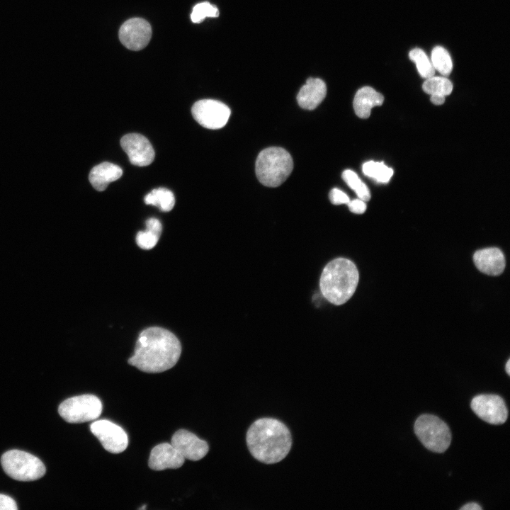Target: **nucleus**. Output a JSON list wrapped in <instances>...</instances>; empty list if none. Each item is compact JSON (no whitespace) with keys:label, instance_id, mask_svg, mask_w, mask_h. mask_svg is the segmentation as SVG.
Returning <instances> with one entry per match:
<instances>
[{"label":"nucleus","instance_id":"f257e3e1","mask_svg":"<svg viewBox=\"0 0 510 510\" xmlns=\"http://www.w3.org/2000/svg\"><path fill=\"white\" fill-rule=\"evenodd\" d=\"M181 353V343L173 333L152 327L140 334L128 363L143 372L162 373L176 365Z\"/></svg>","mask_w":510,"mask_h":510},{"label":"nucleus","instance_id":"f03ea898","mask_svg":"<svg viewBox=\"0 0 510 510\" xmlns=\"http://www.w3.org/2000/svg\"><path fill=\"white\" fill-rule=\"evenodd\" d=\"M246 443L256 459L271 464L280 461L288 455L292 439L288 429L281 421L263 418L254 421L249 427Z\"/></svg>","mask_w":510,"mask_h":510},{"label":"nucleus","instance_id":"7ed1b4c3","mask_svg":"<svg viewBox=\"0 0 510 510\" xmlns=\"http://www.w3.org/2000/svg\"><path fill=\"white\" fill-rule=\"evenodd\" d=\"M356 265L345 258L329 262L322 271L319 288L323 296L331 303L341 305L353 295L358 283Z\"/></svg>","mask_w":510,"mask_h":510},{"label":"nucleus","instance_id":"20e7f679","mask_svg":"<svg viewBox=\"0 0 510 510\" xmlns=\"http://www.w3.org/2000/svg\"><path fill=\"white\" fill-rule=\"evenodd\" d=\"M293 169L291 155L281 147H271L263 149L256 161V174L263 185L277 187L290 176Z\"/></svg>","mask_w":510,"mask_h":510},{"label":"nucleus","instance_id":"39448f33","mask_svg":"<svg viewBox=\"0 0 510 510\" xmlns=\"http://www.w3.org/2000/svg\"><path fill=\"white\" fill-rule=\"evenodd\" d=\"M414 433L428 450L443 453L451 442V433L448 425L438 416L424 414L419 416L414 426Z\"/></svg>","mask_w":510,"mask_h":510},{"label":"nucleus","instance_id":"423d86ee","mask_svg":"<svg viewBox=\"0 0 510 510\" xmlns=\"http://www.w3.org/2000/svg\"><path fill=\"white\" fill-rule=\"evenodd\" d=\"M4 472L18 481H33L41 478L46 469L42 462L35 455L19 450L4 453L1 458Z\"/></svg>","mask_w":510,"mask_h":510},{"label":"nucleus","instance_id":"0eeeda50","mask_svg":"<svg viewBox=\"0 0 510 510\" xmlns=\"http://www.w3.org/2000/svg\"><path fill=\"white\" fill-rule=\"evenodd\" d=\"M58 412L69 423H82L97 419L102 412V403L93 395L75 396L62 402Z\"/></svg>","mask_w":510,"mask_h":510},{"label":"nucleus","instance_id":"6e6552de","mask_svg":"<svg viewBox=\"0 0 510 510\" xmlns=\"http://www.w3.org/2000/svg\"><path fill=\"white\" fill-rule=\"evenodd\" d=\"M194 119L203 127L215 130L224 127L228 121L231 110L225 103L212 99H203L192 106Z\"/></svg>","mask_w":510,"mask_h":510},{"label":"nucleus","instance_id":"1a4fd4ad","mask_svg":"<svg viewBox=\"0 0 510 510\" xmlns=\"http://www.w3.org/2000/svg\"><path fill=\"white\" fill-rule=\"evenodd\" d=\"M470 407L478 417L491 424H502L508 417L505 402L497 395H477L472 400Z\"/></svg>","mask_w":510,"mask_h":510},{"label":"nucleus","instance_id":"9d476101","mask_svg":"<svg viewBox=\"0 0 510 510\" xmlns=\"http://www.w3.org/2000/svg\"><path fill=\"white\" fill-rule=\"evenodd\" d=\"M90 429L103 448L111 453H120L128 447V438L125 431L110 421H96L91 424Z\"/></svg>","mask_w":510,"mask_h":510},{"label":"nucleus","instance_id":"9b49d317","mask_svg":"<svg viewBox=\"0 0 510 510\" xmlns=\"http://www.w3.org/2000/svg\"><path fill=\"white\" fill-rule=\"evenodd\" d=\"M152 37V27L144 19L132 18L126 21L119 30V39L122 44L132 50L145 47Z\"/></svg>","mask_w":510,"mask_h":510},{"label":"nucleus","instance_id":"f8f14e48","mask_svg":"<svg viewBox=\"0 0 510 510\" xmlns=\"http://www.w3.org/2000/svg\"><path fill=\"white\" fill-rule=\"evenodd\" d=\"M120 145L133 165L147 166L154 159V151L151 143L140 134L130 133L124 135L120 140Z\"/></svg>","mask_w":510,"mask_h":510},{"label":"nucleus","instance_id":"ddd939ff","mask_svg":"<svg viewBox=\"0 0 510 510\" xmlns=\"http://www.w3.org/2000/svg\"><path fill=\"white\" fill-rule=\"evenodd\" d=\"M171 444L185 459L197 461L204 458L208 452V443L194 434L184 429L174 433Z\"/></svg>","mask_w":510,"mask_h":510},{"label":"nucleus","instance_id":"4468645a","mask_svg":"<svg viewBox=\"0 0 510 510\" xmlns=\"http://www.w3.org/2000/svg\"><path fill=\"white\" fill-rule=\"evenodd\" d=\"M184 460L185 458L171 443H163L152 448L148 465L154 470H164L178 468Z\"/></svg>","mask_w":510,"mask_h":510},{"label":"nucleus","instance_id":"2eb2a0df","mask_svg":"<svg viewBox=\"0 0 510 510\" xmlns=\"http://www.w3.org/2000/svg\"><path fill=\"white\" fill-rule=\"evenodd\" d=\"M473 261L480 271L489 276H499L505 268L504 255L496 247L477 251L473 255Z\"/></svg>","mask_w":510,"mask_h":510},{"label":"nucleus","instance_id":"dca6fc26","mask_svg":"<svg viewBox=\"0 0 510 510\" xmlns=\"http://www.w3.org/2000/svg\"><path fill=\"white\" fill-rule=\"evenodd\" d=\"M327 94V86L318 78H309L297 95L298 105L306 110L316 108Z\"/></svg>","mask_w":510,"mask_h":510},{"label":"nucleus","instance_id":"f3484780","mask_svg":"<svg viewBox=\"0 0 510 510\" xmlns=\"http://www.w3.org/2000/svg\"><path fill=\"white\" fill-rule=\"evenodd\" d=\"M122 174L123 170L119 166L110 162H103L91 170L89 178L96 190L103 191L110 182L120 178Z\"/></svg>","mask_w":510,"mask_h":510},{"label":"nucleus","instance_id":"a211bd4d","mask_svg":"<svg viewBox=\"0 0 510 510\" xmlns=\"http://www.w3.org/2000/svg\"><path fill=\"white\" fill-rule=\"evenodd\" d=\"M383 96L370 86H363L356 94L353 99V108L357 116L367 118L371 109L383 103Z\"/></svg>","mask_w":510,"mask_h":510},{"label":"nucleus","instance_id":"6ab92c4d","mask_svg":"<svg viewBox=\"0 0 510 510\" xmlns=\"http://www.w3.org/2000/svg\"><path fill=\"white\" fill-rule=\"evenodd\" d=\"M147 205L158 207L162 211L169 212L174 206L175 198L173 193L165 188L153 189L144 198Z\"/></svg>","mask_w":510,"mask_h":510},{"label":"nucleus","instance_id":"aec40b11","mask_svg":"<svg viewBox=\"0 0 510 510\" xmlns=\"http://www.w3.org/2000/svg\"><path fill=\"white\" fill-rule=\"evenodd\" d=\"M422 89L424 92L430 95L446 96L452 92L453 84L446 77L433 76L426 79Z\"/></svg>","mask_w":510,"mask_h":510},{"label":"nucleus","instance_id":"412c9836","mask_svg":"<svg viewBox=\"0 0 510 510\" xmlns=\"http://www.w3.org/2000/svg\"><path fill=\"white\" fill-rule=\"evenodd\" d=\"M362 170L365 175L380 183L388 182L393 174V170L383 162L374 161L364 163Z\"/></svg>","mask_w":510,"mask_h":510},{"label":"nucleus","instance_id":"4be33fe9","mask_svg":"<svg viewBox=\"0 0 510 510\" xmlns=\"http://www.w3.org/2000/svg\"><path fill=\"white\" fill-rule=\"evenodd\" d=\"M431 64L434 69L443 76L450 74L453 62L448 51L441 46L435 47L431 52Z\"/></svg>","mask_w":510,"mask_h":510},{"label":"nucleus","instance_id":"5701e85b","mask_svg":"<svg viewBox=\"0 0 510 510\" xmlns=\"http://www.w3.org/2000/svg\"><path fill=\"white\" fill-rule=\"evenodd\" d=\"M409 59L413 61L421 77L428 79L434 76L435 69L426 53L419 48L412 50L409 53Z\"/></svg>","mask_w":510,"mask_h":510},{"label":"nucleus","instance_id":"b1692460","mask_svg":"<svg viewBox=\"0 0 510 510\" xmlns=\"http://www.w3.org/2000/svg\"><path fill=\"white\" fill-rule=\"evenodd\" d=\"M342 178L347 185L356 192L358 198L365 202L370 199L369 189L353 171L345 170L342 173Z\"/></svg>","mask_w":510,"mask_h":510},{"label":"nucleus","instance_id":"393cba45","mask_svg":"<svg viewBox=\"0 0 510 510\" xmlns=\"http://www.w3.org/2000/svg\"><path fill=\"white\" fill-rule=\"evenodd\" d=\"M218 8L209 2H202L196 4L191 12V19L193 23H200L206 17H217Z\"/></svg>","mask_w":510,"mask_h":510},{"label":"nucleus","instance_id":"a878e982","mask_svg":"<svg viewBox=\"0 0 510 510\" xmlns=\"http://www.w3.org/2000/svg\"><path fill=\"white\" fill-rule=\"evenodd\" d=\"M161 233L149 227L137 234L136 242L143 249H151L158 242Z\"/></svg>","mask_w":510,"mask_h":510},{"label":"nucleus","instance_id":"bb28decb","mask_svg":"<svg viewBox=\"0 0 510 510\" xmlns=\"http://www.w3.org/2000/svg\"><path fill=\"white\" fill-rule=\"evenodd\" d=\"M329 199L332 204H347L350 199L342 191L338 188H333L329 193Z\"/></svg>","mask_w":510,"mask_h":510},{"label":"nucleus","instance_id":"cd10ccee","mask_svg":"<svg viewBox=\"0 0 510 510\" xmlns=\"http://www.w3.org/2000/svg\"><path fill=\"white\" fill-rule=\"evenodd\" d=\"M347 204L350 211L356 214H362L366 210L365 201L360 198L349 201Z\"/></svg>","mask_w":510,"mask_h":510},{"label":"nucleus","instance_id":"c85d7f7f","mask_svg":"<svg viewBox=\"0 0 510 510\" xmlns=\"http://www.w3.org/2000/svg\"><path fill=\"white\" fill-rule=\"evenodd\" d=\"M18 506L11 497L0 494V510H16Z\"/></svg>","mask_w":510,"mask_h":510},{"label":"nucleus","instance_id":"c756f323","mask_svg":"<svg viewBox=\"0 0 510 510\" xmlns=\"http://www.w3.org/2000/svg\"><path fill=\"white\" fill-rule=\"evenodd\" d=\"M460 510H482V508L477 503L471 502L465 504L460 509Z\"/></svg>","mask_w":510,"mask_h":510},{"label":"nucleus","instance_id":"7c9ffc66","mask_svg":"<svg viewBox=\"0 0 510 510\" xmlns=\"http://www.w3.org/2000/svg\"><path fill=\"white\" fill-rule=\"evenodd\" d=\"M445 97L441 95H431V101L435 105H441L445 101Z\"/></svg>","mask_w":510,"mask_h":510},{"label":"nucleus","instance_id":"2f4dec72","mask_svg":"<svg viewBox=\"0 0 510 510\" xmlns=\"http://www.w3.org/2000/svg\"><path fill=\"white\" fill-rule=\"evenodd\" d=\"M506 371L509 375H510V360L509 359L505 366Z\"/></svg>","mask_w":510,"mask_h":510},{"label":"nucleus","instance_id":"473e14b6","mask_svg":"<svg viewBox=\"0 0 510 510\" xmlns=\"http://www.w3.org/2000/svg\"><path fill=\"white\" fill-rule=\"evenodd\" d=\"M145 507H146V505H144V506H142V507H140V509H145Z\"/></svg>","mask_w":510,"mask_h":510}]
</instances>
